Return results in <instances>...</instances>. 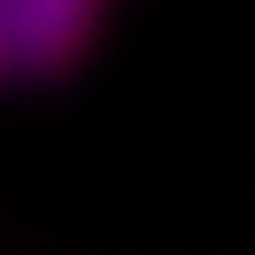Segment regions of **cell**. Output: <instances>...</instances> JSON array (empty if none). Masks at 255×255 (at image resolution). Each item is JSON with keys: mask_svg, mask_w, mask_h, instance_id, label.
<instances>
[{"mask_svg": "<svg viewBox=\"0 0 255 255\" xmlns=\"http://www.w3.org/2000/svg\"><path fill=\"white\" fill-rule=\"evenodd\" d=\"M100 0H6V22H11V72L45 83L72 67L83 50V39L95 28Z\"/></svg>", "mask_w": 255, "mask_h": 255, "instance_id": "obj_1", "label": "cell"}, {"mask_svg": "<svg viewBox=\"0 0 255 255\" xmlns=\"http://www.w3.org/2000/svg\"><path fill=\"white\" fill-rule=\"evenodd\" d=\"M11 72V22H6V0H0V78Z\"/></svg>", "mask_w": 255, "mask_h": 255, "instance_id": "obj_2", "label": "cell"}]
</instances>
